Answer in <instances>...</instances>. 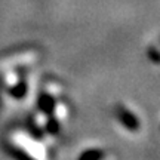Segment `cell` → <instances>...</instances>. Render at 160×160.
Listing matches in <instances>:
<instances>
[{"mask_svg":"<svg viewBox=\"0 0 160 160\" xmlns=\"http://www.w3.org/2000/svg\"><path fill=\"white\" fill-rule=\"evenodd\" d=\"M73 116V104L67 86L57 77H48L40 83L36 108L30 116L28 128L51 144H57Z\"/></svg>","mask_w":160,"mask_h":160,"instance_id":"6da1fadb","label":"cell"},{"mask_svg":"<svg viewBox=\"0 0 160 160\" xmlns=\"http://www.w3.org/2000/svg\"><path fill=\"white\" fill-rule=\"evenodd\" d=\"M42 58L36 46H21L0 55V88L15 102H25L31 97Z\"/></svg>","mask_w":160,"mask_h":160,"instance_id":"7a4b0ae2","label":"cell"},{"mask_svg":"<svg viewBox=\"0 0 160 160\" xmlns=\"http://www.w3.org/2000/svg\"><path fill=\"white\" fill-rule=\"evenodd\" d=\"M5 147L17 160H52L55 145L28 126H17L5 133Z\"/></svg>","mask_w":160,"mask_h":160,"instance_id":"3957f363","label":"cell"},{"mask_svg":"<svg viewBox=\"0 0 160 160\" xmlns=\"http://www.w3.org/2000/svg\"><path fill=\"white\" fill-rule=\"evenodd\" d=\"M113 120L116 126L128 135H139L144 131V116L135 104L129 101H119L113 107Z\"/></svg>","mask_w":160,"mask_h":160,"instance_id":"277c9868","label":"cell"},{"mask_svg":"<svg viewBox=\"0 0 160 160\" xmlns=\"http://www.w3.org/2000/svg\"><path fill=\"white\" fill-rule=\"evenodd\" d=\"M76 160H114L113 159V151H110L105 147L99 145H91L86 147L76 156Z\"/></svg>","mask_w":160,"mask_h":160,"instance_id":"5b68a950","label":"cell"}]
</instances>
